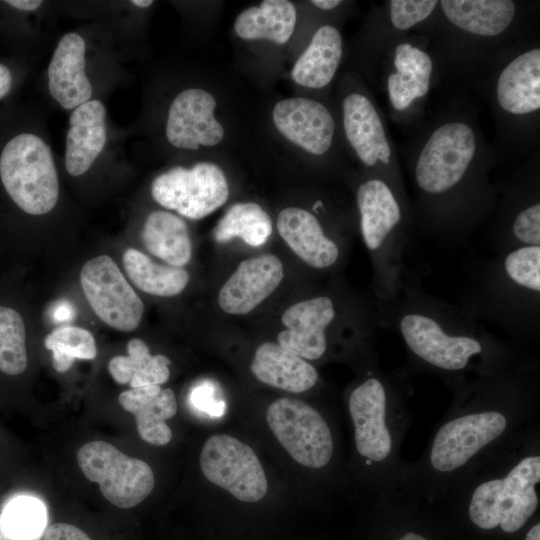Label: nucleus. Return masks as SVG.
Masks as SVG:
<instances>
[{"instance_id": "obj_1", "label": "nucleus", "mask_w": 540, "mask_h": 540, "mask_svg": "<svg viewBox=\"0 0 540 540\" xmlns=\"http://www.w3.org/2000/svg\"><path fill=\"white\" fill-rule=\"evenodd\" d=\"M453 98L421 122L403 158L415 192L414 222L441 237L460 238L494 213L497 158L476 112Z\"/></svg>"}, {"instance_id": "obj_2", "label": "nucleus", "mask_w": 540, "mask_h": 540, "mask_svg": "<svg viewBox=\"0 0 540 540\" xmlns=\"http://www.w3.org/2000/svg\"><path fill=\"white\" fill-rule=\"evenodd\" d=\"M450 408L416 462H408L397 495L418 506L437 500L493 452L537 422V362L453 390Z\"/></svg>"}, {"instance_id": "obj_3", "label": "nucleus", "mask_w": 540, "mask_h": 540, "mask_svg": "<svg viewBox=\"0 0 540 540\" xmlns=\"http://www.w3.org/2000/svg\"><path fill=\"white\" fill-rule=\"evenodd\" d=\"M418 507L454 540H517L540 518L539 423Z\"/></svg>"}, {"instance_id": "obj_4", "label": "nucleus", "mask_w": 540, "mask_h": 540, "mask_svg": "<svg viewBox=\"0 0 540 540\" xmlns=\"http://www.w3.org/2000/svg\"><path fill=\"white\" fill-rule=\"evenodd\" d=\"M382 322L393 326L407 352L401 370L429 373L452 390L469 381L508 373L536 360L500 340L471 315L402 283L381 301Z\"/></svg>"}, {"instance_id": "obj_5", "label": "nucleus", "mask_w": 540, "mask_h": 540, "mask_svg": "<svg viewBox=\"0 0 540 540\" xmlns=\"http://www.w3.org/2000/svg\"><path fill=\"white\" fill-rule=\"evenodd\" d=\"M528 15V4L514 0H441L416 28L435 71L470 83L491 58L529 34Z\"/></svg>"}, {"instance_id": "obj_6", "label": "nucleus", "mask_w": 540, "mask_h": 540, "mask_svg": "<svg viewBox=\"0 0 540 540\" xmlns=\"http://www.w3.org/2000/svg\"><path fill=\"white\" fill-rule=\"evenodd\" d=\"M407 378L401 370L386 374L373 364L348 395L354 450L375 495L399 493L406 479L401 448L412 424Z\"/></svg>"}, {"instance_id": "obj_7", "label": "nucleus", "mask_w": 540, "mask_h": 540, "mask_svg": "<svg viewBox=\"0 0 540 540\" xmlns=\"http://www.w3.org/2000/svg\"><path fill=\"white\" fill-rule=\"evenodd\" d=\"M470 84L481 86L496 125L497 163L531 156L539 142L540 46L530 33L491 58Z\"/></svg>"}, {"instance_id": "obj_8", "label": "nucleus", "mask_w": 540, "mask_h": 540, "mask_svg": "<svg viewBox=\"0 0 540 540\" xmlns=\"http://www.w3.org/2000/svg\"><path fill=\"white\" fill-rule=\"evenodd\" d=\"M363 242L372 255L379 297H392L403 283L402 259L413 222L409 200L384 179L369 175L356 190Z\"/></svg>"}, {"instance_id": "obj_9", "label": "nucleus", "mask_w": 540, "mask_h": 540, "mask_svg": "<svg viewBox=\"0 0 540 540\" xmlns=\"http://www.w3.org/2000/svg\"><path fill=\"white\" fill-rule=\"evenodd\" d=\"M484 278V298L497 316L507 317L525 337L535 335L540 295V246L506 250ZM503 317V318H504Z\"/></svg>"}, {"instance_id": "obj_10", "label": "nucleus", "mask_w": 540, "mask_h": 540, "mask_svg": "<svg viewBox=\"0 0 540 540\" xmlns=\"http://www.w3.org/2000/svg\"><path fill=\"white\" fill-rule=\"evenodd\" d=\"M0 177L11 199L28 214H46L58 201L51 149L35 134L21 133L7 142L0 156Z\"/></svg>"}, {"instance_id": "obj_11", "label": "nucleus", "mask_w": 540, "mask_h": 540, "mask_svg": "<svg viewBox=\"0 0 540 540\" xmlns=\"http://www.w3.org/2000/svg\"><path fill=\"white\" fill-rule=\"evenodd\" d=\"M342 124L346 140L361 164L409 200L400 156L375 101L365 92H349L342 100Z\"/></svg>"}, {"instance_id": "obj_12", "label": "nucleus", "mask_w": 540, "mask_h": 540, "mask_svg": "<svg viewBox=\"0 0 540 540\" xmlns=\"http://www.w3.org/2000/svg\"><path fill=\"white\" fill-rule=\"evenodd\" d=\"M383 86L392 116L400 121L415 119L419 104L429 94L435 64L427 39L409 33L401 36L382 56Z\"/></svg>"}, {"instance_id": "obj_13", "label": "nucleus", "mask_w": 540, "mask_h": 540, "mask_svg": "<svg viewBox=\"0 0 540 540\" xmlns=\"http://www.w3.org/2000/svg\"><path fill=\"white\" fill-rule=\"evenodd\" d=\"M266 418L276 439L300 465L322 470L333 461L334 433L326 418L310 404L279 398L268 407Z\"/></svg>"}, {"instance_id": "obj_14", "label": "nucleus", "mask_w": 540, "mask_h": 540, "mask_svg": "<svg viewBox=\"0 0 540 540\" xmlns=\"http://www.w3.org/2000/svg\"><path fill=\"white\" fill-rule=\"evenodd\" d=\"M76 458L83 474L97 483L102 495L119 508L137 506L154 488L151 467L108 442H88L78 450Z\"/></svg>"}, {"instance_id": "obj_15", "label": "nucleus", "mask_w": 540, "mask_h": 540, "mask_svg": "<svg viewBox=\"0 0 540 540\" xmlns=\"http://www.w3.org/2000/svg\"><path fill=\"white\" fill-rule=\"evenodd\" d=\"M151 195L164 208L198 220L227 201L229 186L219 166L199 162L191 168L176 166L158 175L152 182Z\"/></svg>"}, {"instance_id": "obj_16", "label": "nucleus", "mask_w": 540, "mask_h": 540, "mask_svg": "<svg viewBox=\"0 0 540 540\" xmlns=\"http://www.w3.org/2000/svg\"><path fill=\"white\" fill-rule=\"evenodd\" d=\"M200 468L205 478L236 499L254 503L264 498L268 483L253 449L227 434H215L204 443Z\"/></svg>"}, {"instance_id": "obj_17", "label": "nucleus", "mask_w": 540, "mask_h": 540, "mask_svg": "<svg viewBox=\"0 0 540 540\" xmlns=\"http://www.w3.org/2000/svg\"><path fill=\"white\" fill-rule=\"evenodd\" d=\"M80 283L92 310L105 324L125 332L138 327L144 304L110 256L87 261Z\"/></svg>"}, {"instance_id": "obj_18", "label": "nucleus", "mask_w": 540, "mask_h": 540, "mask_svg": "<svg viewBox=\"0 0 540 540\" xmlns=\"http://www.w3.org/2000/svg\"><path fill=\"white\" fill-rule=\"evenodd\" d=\"M337 315L335 301L327 295L297 302L281 316L285 329L277 335L278 344L305 360L321 359L328 351V330Z\"/></svg>"}, {"instance_id": "obj_19", "label": "nucleus", "mask_w": 540, "mask_h": 540, "mask_svg": "<svg viewBox=\"0 0 540 540\" xmlns=\"http://www.w3.org/2000/svg\"><path fill=\"white\" fill-rule=\"evenodd\" d=\"M215 98L199 88L181 91L172 101L166 123V137L175 147L196 150L211 147L224 137L222 125L215 119Z\"/></svg>"}, {"instance_id": "obj_20", "label": "nucleus", "mask_w": 540, "mask_h": 540, "mask_svg": "<svg viewBox=\"0 0 540 540\" xmlns=\"http://www.w3.org/2000/svg\"><path fill=\"white\" fill-rule=\"evenodd\" d=\"M272 116L279 132L306 152L322 156L332 147L336 124L323 103L302 97L284 99L275 105Z\"/></svg>"}, {"instance_id": "obj_21", "label": "nucleus", "mask_w": 540, "mask_h": 540, "mask_svg": "<svg viewBox=\"0 0 540 540\" xmlns=\"http://www.w3.org/2000/svg\"><path fill=\"white\" fill-rule=\"evenodd\" d=\"M283 277V264L275 255L245 259L222 285L218 304L228 314H248L278 288Z\"/></svg>"}, {"instance_id": "obj_22", "label": "nucleus", "mask_w": 540, "mask_h": 540, "mask_svg": "<svg viewBox=\"0 0 540 540\" xmlns=\"http://www.w3.org/2000/svg\"><path fill=\"white\" fill-rule=\"evenodd\" d=\"M369 540H454L416 504L395 494H376Z\"/></svg>"}, {"instance_id": "obj_23", "label": "nucleus", "mask_w": 540, "mask_h": 540, "mask_svg": "<svg viewBox=\"0 0 540 540\" xmlns=\"http://www.w3.org/2000/svg\"><path fill=\"white\" fill-rule=\"evenodd\" d=\"M277 228L293 252L312 268L328 269L338 262L341 254L339 245L326 234L312 212L287 207L278 215Z\"/></svg>"}, {"instance_id": "obj_24", "label": "nucleus", "mask_w": 540, "mask_h": 540, "mask_svg": "<svg viewBox=\"0 0 540 540\" xmlns=\"http://www.w3.org/2000/svg\"><path fill=\"white\" fill-rule=\"evenodd\" d=\"M85 41L75 32L58 42L48 66L51 96L64 108L75 109L90 100L92 86L85 73Z\"/></svg>"}, {"instance_id": "obj_25", "label": "nucleus", "mask_w": 540, "mask_h": 540, "mask_svg": "<svg viewBox=\"0 0 540 540\" xmlns=\"http://www.w3.org/2000/svg\"><path fill=\"white\" fill-rule=\"evenodd\" d=\"M107 139L106 108L89 100L75 108L69 118L65 167L74 177L87 172L102 152Z\"/></svg>"}, {"instance_id": "obj_26", "label": "nucleus", "mask_w": 540, "mask_h": 540, "mask_svg": "<svg viewBox=\"0 0 540 540\" xmlns=\"http://www.w3.org/2000/svg\"><path fill=\"white\" fill-rule=\"evenodd\" d=\"M118 401L122 408L132 413L140 438L152 445L163 446L172 439L166 420L175 416L177 402L170 388L146 385L122 392Z\"/></svg>"}, {"instance_id": "obj_27", "label": "nucleus", "mask_w": 540, "mask_h": 540, "mask_svg": "<svg viewBox=\"0 0 540 540\" xmlns=\"http://www.w3.org/2000/svg\"><path fill=\"white\" fill-rule=\"evenodd\" d=\"M250 369L260 382L291 393L306 392L319 380L312 364L274 342L256 349Z\"/></svg>"}, {"instance_id": "obj_28", "label": "nucleus", "mask_w": 540, "mask_h": 540, "mask_svg": "<svg viewBox=\"0 0 540 540\" xmlns=\"http://www.w3.org/2000/svg\"><path fill=\"white\" fill-rule=\"evenodd\" d=\"M343 56V40L333 25L319 27L293 66V80L304 87L320 89L333 80Z\"/></svg>"}, {"instance_id": "obj_29", "label": "nucleus", "mask_w": 540, "mask_h": 540, "mask_svg": "<svg viewBox=\"0 0 540 540\" xmlns=\"http://www.w3.org/2000/svg\"><path fill=\"white\" fill-rule=\"evenodd\" d=\"M141 239L145 248L169 265L183 267L192 256V242L187 224L177 215L157 210L143 225Z\"/></svg>"}, {"instance_id": "obj_30", "label": "nucleus", "mask_w": 540, "mask_h": 540, "mask_svg": "<svg viewBox=\"0 0 540 540\" xmlns=\"http://www.w3.org/2000/svg\"><path fill=\"white\" fill-rule=\"evenodd\" d=\"M296 8L287 0H265L241 12L234 23L236 35L245 40L286 43L296 25Z\"/></svg>"}, {"instance_id": "obj_31", "label": "nucleus", "mask_w": 540, "mask_h": 540, "mask_svg": "<svg viewBox=\"0 0 540 540\" xmlns=\"http://www.w3.org/2000/svg\"><path fill=\"white\" fill-rule=\"evenodd\" d=\"M127 352V356H115L108 364L109 372L117 383H129L132 388H138L160 385L168 380L170 359L164 355H151L142 339H131Z\"/></svg>"}, {"instance_id": "obj_32", "label": "nucleus", "mask_w": 540, "mask_h": 540, "mask_svg": "<svg viewBox=\"0 0 540 540\" xmlns=\"http://www.w3.org/2000/svg\"><path fill=\"white\" fill-rule=\"evenodd\" d=\"M127 276L141 291L160 297L181 293L189 282V273L182 267L155 263L135 248H128L122 256Z\"/></svg>"}, {"instance_id": "obj_33", "label": "nucleus", "mask_w": 540, "mask_h": 540, "mask_svg": "<svg viewBox=\"0 0 540 540\" xmlns=\"http://www.w3.org/2000/svg\"><path fill=\"white\" fill-rule=\"evenodd\" d=\"M272 233V221L260 205L254 202L236 203L220 219L214 230L217 242L241 238L250 246L263 245Z\"/></svg>"}, {"instance_id": "obj_34", "label": "nucleus", "mask_w": 540, "mask_h": 540, "mask_svg": "<svg viewBox=\"0 0 540 540\" xmlns=\"http://www.w3.org/2000/svg\"><path fill=\"white\" fill-rule=\"evenodd\" d=\"M46 524V508L39 499L16 497L0 513V540H40Z\"/></svg>"}, {"instance_id": "obj_35", "label": "nucleus", "mask_w": 540, "mask_h": 540, "mask_svg": "<svg viewBox=\"0 0 540 540\" xmlns=\"http://www.w3.org/2000/svg\"><path fill=\"white\" fill-rule=\"evenodd\" d=\"M44 345L52 352V365L60 373L68 371L75 359L92 360L97 355L93 335L76 326L54 329L45 337Z\"/></svg>"}, {"instance_id": "obj_36", "label": "nucleus", "mask_w": 540, "mask_h": 540, "mask_svg": "<svg viewBox=\"0 0 540 540\" xmlns=\"http://www.w3.org/2000/svg\"><path fill=\"white\" fill-rule=\"evenodd\" d=\"M26 330L21 315L0 306V371L19 375L27 367Z\"/></svg>"}, {"instance_id": "obj_37", "label": "nucleus", "mask_w": 540, "mask_h": 540, "mask_svg": "<svg viewBox=\"0 0 540 540\" xmlns=\"http://www.w3.org/2000/svg\"><path fill=\"white\" fill-rule=\"evenodd\" d=\"M190 403L210 417H220L226 409L225 401L217 397V390L210 381L196 385L189 395Z\"/></svg>"}, {"instance_id": "obj_38", "label": "nucleus", "mask_w": 540, "mask_h": 540, "mask_svg": "<svg viewBox=\"0 0 540 540\" xmlns=\"http://www.w3.org/2000/svg\"><path fill=\"white\" fill-rule=\"evenodd\" d=\"M43 540H91L78 527L67 523H55L46 528Z\"/></svg>"}, {"instance_id": "obj_39", "label": "nucleus", "mask_w": 540, "mask_h": 540, "mask_svg": "<svg viewBox=\"0 0 540 540\" xmlns=\"http://www.w3.org/2000/svg\"><path fill=\"white\" fill-rule=\"evenodd\" d=\"M75 316V309L73 305L66 300L58 301L53 305L51 310V317L53 321L57 323H64L71 321Z\"/></svg>"}, {"instance_id": "obj_40", "label": "nucleus", "mask_w": 540, "mask_h": 540, "mask_svg": "<svg viewBox=\"0 0 540 540\" xmlns=\"http://www.w3.org/2000/svg\"><path fill=\"white\" fill-rule=\"evenodd\" d=\"M12 86V75L9 69L0 63V99L8 94Z\"/></svg>"}, {"instance_id": "obj_41", "label": "nucleus", "mask_w": 540, "mask_h": 540, "mask_svg": "<svg viewBox=\"0 0 540 540\" xmlns=\"http://www.w3.org/2000/svg\"><path fill=\"white\" fill-rule=\"evenodd\" d=\"M517 540H540V518L535 519Z\"/></svg>"}, {"instance_id": "obj_42", "label": "nucleus", "mask_w": 540, "mask_h": 540, "mask_svg": "<svg viewBox=\"0 0 540 540\" xmlns=\"http://www.w3.org/2000/svg\"><path fill=\"white\" fill-rule=\"evenodd\" d=\"M5 2L16 9L24 11L36 10L42 4L40 0H8Z\"/></svg>"}, {"instance_id": "obj_43", "label": "nucleus", "mask_w": 540, "mask_h": 540, "mask_svg": "<svg viewBox=\"0 0 540 540\" xmlns=\"http://www.w3.org/2000/svg\"><path fill=\"white\" fill-rule=\"evenodd\" d=\"M342 1L340 0H312L311 4L316 6L317 8L324 10V11H330L335 8H337Z\"/></svg>"}, {"instance_id": "obj_44", "label": "nucleus", "mask_w": 540, "mask_h": 540, "mask_svg": "<svg viewBox=\"0 0 540 540\" xmlns=\"http://www.w3.org/2000/svg\"><path fill=\"white\" fill-rule=\"evenodd\" d=\"M131 3L139 8H147L152 5L153 1L151 0H133Z\"/></svg>"}]
</instances>
